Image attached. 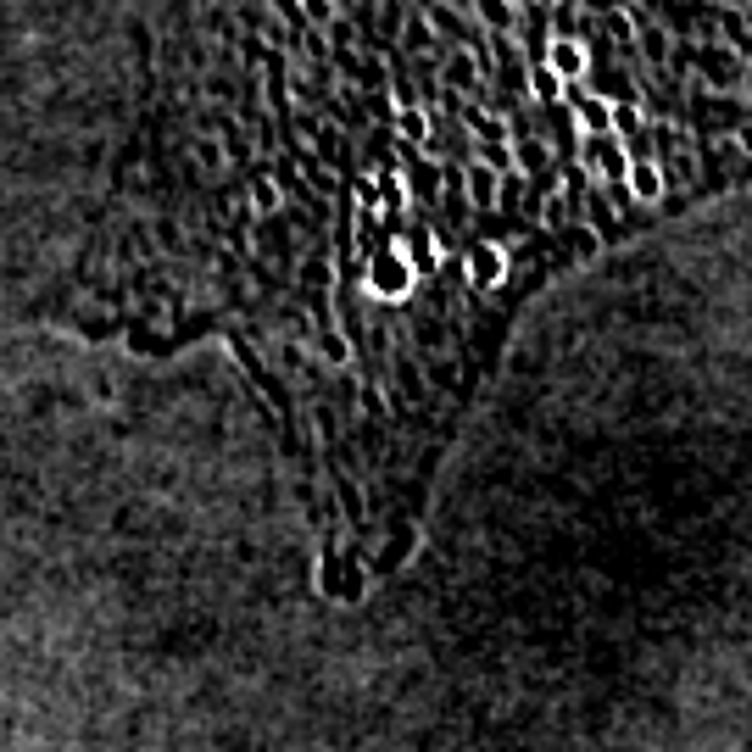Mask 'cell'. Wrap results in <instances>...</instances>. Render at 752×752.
I'll return each mask as SVG.
<instances>
[{"mask_svg":"<svg viewBox=\"0 0 752 752\" xmlns=\"http://www.w3.org/2000/svg\"><path fill=\"white\" fill-rule=\"evenodd\" d=\"M496 195H502V173H491L485 162H468V201L474 207H496Z\"/></svg>","mask_w":752,"mask_h":752,"instance_id":"8992f818","label":"cell"},{"mask_svg":"<svg viewBox=\"0 0 752 752\" xmlns=\"http://www.w3.org/2000/svg\"><path fill=\"white\" fill-rule=\"evenodd\" d=\"M307 12L312 17H329V6H324V0H307Z\"/></svg>","mask_w":752,"mask_h":752,"instance_id":"2e32d148","label":"cell"},{"mask_svg":"<svg viewBox=\"0 0 752 752\" xmlns=\"http://www.w3.org/2000/svg\"><path fill=\"white\" fill-rule=\"evenodd\" d=\"M574 112H580L585 134H608V101H602V95H585V101L574 106Z\"/></svg>","mask_w":752,"mask_h":752,"instance_id":"30bf717a","label":"cell"},{"mask_svg":"<svg viewBox=\"0 0 752 752\" xmlns=\"http://www.w3.org/2000/svg\"><path fill=\"white\" fill-rule=\"evenodd\" d=\"M402 134H407V140H424V117H418V112H402Z\"/></svg>","mask_w":752,"mask_h":752,"instance_id":"5bb4252c","label":"cell"},{"mask_svg":"<svg viewBox=\"0 0 752 752\" xmlns=\"http://www.w3.org/2000/svg\"><path fill=\"white\" fill-rule=\"evenodd\" d=\"M407 268L413 273H435V234L424 229V223H413V229H407Z\"/></svg>","mask_w":752,"mask_h":752,"instance_id":"5b68a950","label":"cell"},{"mask_svg":"<svg viewBox=\"0 0 752 752\" xmlns=\"http://www.w3.org/2000/svg\"><path fill=\"white\" fill-rule=\"evenodd\" d=\"M519 162H524V168H530L535 179L546 184V173H552V156H546V145H541V140H519V145H513V168H519ZM552 179H558V173H552Z\"/></svg>","mask_w":752,"mask_h":752,"instance_id":"52a82bcc","label":"cell"},{"mask_svg":"<svg viewBox=\"0 0 752 752\" xmlns=\"http://www.w3.org/2000/svg\"><path fill=\"white\" fill-rule=\"evenodd\" d=\"M624 195L636 201V207H658L663 195H669V179H663L658 156H636L630 173H624Z\"/></svg>","mask_w":752,"mask_h":752,"instance_id":"7a4b0ae2","label":"cell"},{"mask_svg":"<svg viewBox=\"0 0 752 752\" xmlns=\"http://www.w3.org/2000/svg\"><path fill=\"white\" fill-rule=\"evenodd\" d=\"M468 123H474V140H480V145H507V123H502V117H491V112H480V106H474V112H468Z\"/></svg>","mask_w":752,"mask_h":752,"instance_id":"9c48e42d","label":"cell"},{"mask_svg":"<svg viewBox=\"0 0 752 752\" xmlns=\"http://www.w3.org/2000/svg\"><path fill=\"white\" fill-rule=\"evenodd\" d=\"M390 6H402V0H390Z\"/></svg>","mask_w":752,"mask_h":752,"instance_id":"e0dca14e","label":"cell"},{"mask_svg":"<svg viewBox=\"0 0 752 752\" xmlns=\"http://www.w3.org/2000/svg\"><path fill=\"white\" fill-rule=\"evenodd\" d=\"M251 201H257L262 218H279V212H285V195H279V184H273L268 173H257V179H251Z\"/></svg>","mask_w":752,"mask_h":752,"instance_id":"ba28073f","label":"cell"},{"mask_svg":"<svg viewBox=\"0 0 752 752\" xmlns=\"http://www.w3.org/2000/svg\"><path fill=\"white\" fill-rule=\"evenodd\" d=\"M502 279H507V251L491 246V240H474V246H468V285L496 290Z\"/></svg>","mask_w":752,"mask_h":752,"instance_id":"277c9868","label":"cell"},{"mask_svg":"<svg viewBox=\"0 0 752 752\" xmlns=\"http://www.w3.org/2000/svg\"><path fill=\"white\" fill-rule=\"evenodd\" d=\"M446 78H452V84H468V78H474V67H468V56H457V62L446 67Z\"/></svg>","mask_w":752,"mask_h":752,"instance_id":"9a60e30c","label":"cell"},{"mask_svg":"<svg viewBox=\"0 0 752 752\" xmlns=\"http://www.w3.org/2000/svg\"><path fill=\"white\" fill-rule=\"evenodd\" d=\"M413 285H418V273L407 268L402 251L379 246L374 257H368V290H374L379 301H407V296H413Z\"/></svg>","mask_w":752,"mask_h":752,"instance_id":"6da1fadb","label":"cell"},{"mask_svg":"<svg viewBox=\"0 0 752 752\" xmlns=\"http://www.w3.org/2000/svg\"><path fill=\"white\" fill-rule=\"evenodd\" d=\"M546 73L558 78V84H585L591 78V51H585L580 39H552V51H546Z\"/></svg>","mask_w":752,"mask_h":752,"instance_id":"3957f363","label":"cell"},{"mask_svg":"<svg viewBox=\"0 0 752 752\" xmlns=\"http://www.w3.org/2000/svg\"><path fill=\"white\" fill-rule=\"evenodd\" d=\"M480 12H485V23L491 28H507V6L502 0H480Z\"/></svg>","mask_w":752,"mask_h":752,"instance_id":"4fadbf2b","label":"cell"},{"mask_svg":"<svg viewBox=\"0 0 752 752\" xmlns=\"http://www.w3.org/2000/svg\"><path fill=\"white\" fill-rule=\"evenodd\" d=\"M608 34L619 39V45H636V23H630V12H613L608 17Z\"/></svg>","mask_w":752,"mask_h":752,"instance_id":"8fae6325","label":"cell"},{"mask_svg":"<svg viewBox=\"0 0 752 752\" xmlns=\"http://www.w3.org/2000/svg\"><path fill=\"white\" fill-rule=\"evenodd\" d=\"M535 95H541V101H546V106L558 101V78L546 73V67H535Z\"/></svg>","mask_w":752,"mask_h":752,"instance_id":"7c38bea8","label":"cell"}]
</instances>
